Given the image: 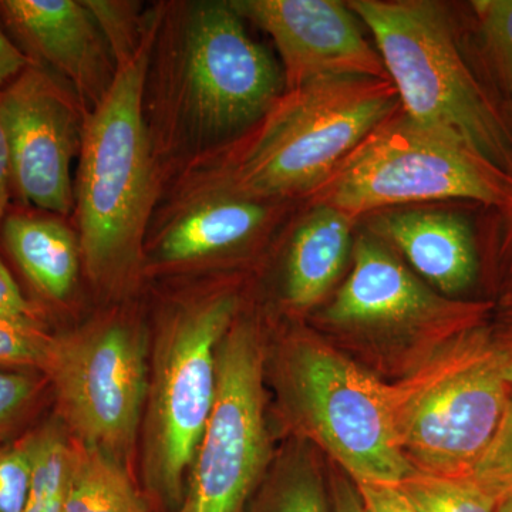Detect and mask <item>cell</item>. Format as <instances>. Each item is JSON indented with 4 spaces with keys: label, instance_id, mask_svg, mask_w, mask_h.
<instances>
[{
    "label": "cell",
    "instance_id": "obj_1",
    "mask_svg": "<svg viewBox=\"0 0 512 512\" xmlns=\"http://www.w3.org/2000/svg\"><path fill=\"white\" fill-rule=\"evenodd\" d=\"M156 23L136 55L86 116L74 205L87 276L103 291L123 288L143 259L144 234L156 198L153 153L144 117Z\"/></svg>",
    "mask_w": 512,
    "mask_h": 512
},
{
    "label": "cell",
    "instance_id": "obj_2",
    "mask_svg": "<svg viewBox=\"0 0 512 512\" xmlns=\"http://www.w3.org/2000/svg\"><path fill=\"white\" fill-rule=\"evenodd\" d=\"M400 110L390 79L338 77L285 90L195 195L262 202L311 192Z\"/></svg>",
    "mask_w": 512,
    "mask_h": 512
},
{
    "label": "cell",
    "instance_id": "obj_3",
    "mask_svg": "<svg viewBox=\"0 0 512 512\" xmlns=\"http://www.w3.org/2000/svg\"><path fill=\"white\" fill-rule=\"evenodd\" d=\"M375 37L402 111L512 177V133L460 49L450 20L426 0H352Z\"/></svg>",
    "mask_w": 512,
    "mask_h": 512
},
{
    "label": "cell",
    "instance_id": "obj_4",
    "mask_svg": "<svg viewBox=\"0 0 512 512\" xmlns=\"http://www.w3.org/2000/svg\"><path fill=\"white\" fill-rule=\"evenodd\" d=\"M235 315L231 293L192 295L158 326L141 426V488L154 512H178L183 504L217 393L218 348Z\"/></svg>",
    "mask_w": 512,
    "mask_h": 512
},
{
    "label": "cell",
    "instance_id": "obj_5",
    "mask_svg": "<svg viewBox=\"0 0 512 512\" xmlns=\"http://www.w3.org/2000/svg\"><path fill=\"white\" fill-rule=\"evenodd\" d=\"M355 220L393 205L466 200L501 210L512 202V177L402 110L362 141L309 192Z\"/></svg>",
    "mask_w": 512,
    "mask_h": 512
},
{
    "label": "cell",
    "instance_id": "obj_6",
    "mask_svg": "<svg viewBox=\"0 0 512 512\" xmlns=\"http://www.w3.org/2000/svg\"><path fill=\"white\" fill-rule=\"evenodd\" d=\"M150 348L136 318L110 315L53 333L43 367L53 414L69 436L128 467L146 410Z\"/></svg>",
    "mask_w": 512,
    "mask_h": 512
},
{
    "label": "cell",
    "instance_id": "obj_7",
    "mask_svg": "<svg viewBox=\"0 0 512 512\" xmlns=\"http://www.w3.org/2000/svg\"><path fill=\"white\" fill-rule=\"evenodd\" d=\"M184 18L175 79L184 123L204 140L251 128L281 97L278 64L231 2L195 3Z\"/></svg>",
    "mask_w": 512,
    "mask_h": 512
},
{
    "label": "cell",
    "instance_id": "obj_8",
    "mask_svg": "<svg viewBox=\"0 0 512 512\" xmlns=\"http://www.w3.org/2000/svg\"><path fill=\"white\" fill-rule=\"evenodd\" d=\"M286 370L296 409L357 484L400 485L417 474L400 446L392 389L313 343L296 345Z\"/></svg>",
    "mask_w": 512,
    "mask_h": 512
},
{
    "label": "cell",
    "instance_id": "obj_9",
    "mask_svg": "<svg viewBox=\"0 0 512 512\" xmlns=\"http://www.w3.org/2000/svg\"><path fill=\"white\" fill-rule=\"evenodd\" d=\"M217 370L214 406L178 512H245L268 463L264 350L254 325L234 320Z\"/></svg>",
    "mask_w": 512,
    "mask_h": 512
},
{
    "label": "cell",
    "instance_id": "obj_10",
    "mask_svg": "<svg viewBox=\"0 0 512 512\" xmlns=\"http://www.w3.org/2000/svg\"><path fill=\"white\" fill-rule=\"evenodd\" d=\"M510 399L500 360L474 357L409 396L393 393L404 456L426 476L468 478Z\"/></svg>",
    "mask_w": 512,
    "mask_h": 512
},
{
    "label": "cell",
    "instance_id": "obj_11",
    "mask_svg": "<svg viewBox=\"0 0 512 512\" xmlns=\"http://www.w3.org/2000/svg\"><path fill=\"white\" fill-rule=\"evenodd\" d=\"M12 192L26 207L67 215L74 207L72 165L87 111L55 73L29 64L0 90Z\"/></svg>",
    "mask_w": 512,
    "mask_h": 512
},
{
    "label": "cell",
    "instance_id": "obj_12",
    "mask_svg": "<svg viewBox=\"0 0 512 512\" xmlns=\"http://www.w3.org/2000/svg\"><path fill=\"white\" fill-rule=\"evenodd\" d=\"M242 18L274 40L284 67L285 90L338 77L389 80L376 47L355 13L338 0H234Z\"/></svg>",
    "mask_w": 512,
    "mask_h": 512
},
{
    "label": "cell",
    "instance_id": "obj_13",
    "mask_svg": "<svg viewBox=\"0 0 512 512\" xmlns=\"http://www.w3.org/2000/svg\"><path fill=\"white\" fill-rule=\"evenodd\" d=\"M0 25L30 62L72 87L87 113L109 93L116 59L86 2L0 0Z\"/></svg>",
    "mask_w": 512,
    "mask_h": 512
},
{
    "label": "cell",
    "instance_id": "obj_14",
    "mask_svg": "<svg viewBox=\"0 0 512 512\" xmlns=\"http://www.w3.org/2000/svg\"><path fill=\"white\" fill-rule=\"evenodd\" d=\"M353 256V271L326 311L332 322H409L426 318L443 306L375 239H357Z\"/></svg>",
    "mask_w": 512,
    "mask_h": 512
},
{
    "label": "cell",
    "instance_id": "obj_15",
    "mask_svg": "<svg viewBox=\"0 0 512 512\" xmlns=\"http://www.w3.org/2000/svg\"><path fill=\"white\" fill-rule=\"evenodd\" d=\"M0 237L33 292V302L49 312V306L62 305L73 295L82 252L76 235L59 215L30 207L9 208Z\"/></svg>",
    "mask_w": 512,
    "mask_h": 512
},
{
    "label": "cell",
    "instance_id": "obj_16",
    "mask_svg": "<svg viewBox=\"0 0 512 512\" xmlns=\"http://www.w3.org/2000/svg\"><path fill=\"white\" fill-rule=\"evenodd\" d=\"M373 224L441 292H460L474 281L476 245L470 227L458 215L430 210L390 212Z\"/></svg>",
    "mask_w": 512,
    "mask_h": 512
},
{
    "label": "cell",
    "instance_id": "obj_17",
    "mask_svg": "<svg viewBox=\"0 0 512 512\" xmlns=\"http://www.w3.org/2000/svg\"><path fill=\"white\" fill-rule=\"evenodd\" d=\"M161 235L156 258L183 266L238 247L256 234L268 218L264 202L222 194H202Z\"/></svg>",
    "mask_w": 512,
    "mask_h": 512
},
{
    "label": "cell",
    "instance_id": "obj_18",
    "mask_svg": "<svg viewBox=\"0 0 512 512\" xmlns=\"http://www.w3.org/2000/svg\"><path fill=\"white\" fill-rule=\"evenodd\" d=\"M352 220L342 212L315 205L296 231L286 268V298L309 308L328 292L348 258Z\"/></svg>",
    "mask_w": 512,
    "mask_h": 512
},
{
    "label": "cell",
    "instance_id": "obj_19",
    "mask_svg": "<svg viewBox=\"0 0 512 512\" xmlns=\"http://www.w3.org/2000/svg\"><path fill=\"white\" fill-rule=\"evenodd\" d=\"M62 512H154L133 468L70 437Z\"/></svg>",
    "mask_w": 512,
    "mask_h": 512
},
{
    "label": "cell",
    "instance_id": "obj_20",
    "mask_svg": "<svg viewBox=\"0 0 512 512\" xmlns=\"http://www.w3.org/2000/svg\"><path fill=\"white\" fill-rule=\"evenodd\" d=\"M30 437L33 477L23 512H62L69 463V433L52 413L30 431Z\"/></svg>",
    "mask_w": 512,
    "mask_h": 512
},
{
    "label": "cell",
    "instance_id": "obj_21",
    "mask_svg": "<svg viewBox=\"0 0 512 512\" xmlns=\"http://www.w3.org/2000/svg\"><path fill=\"white\" fill-rule=\"evenodd\" d=\"M47 406H52V392L45 373L0 367V444L35 429L49 416Z\"/></svg>",
    "mask_w": 512,
    "mask_h": 512
},
{
    "label": "cell",
    "instance_id": "obj_22",
    "mask_svg": "<svg viewBox=\"0 0 512 512\" xmlns=\"http://www.w3.org/2000/svg\"><path fill=\"white\" fill-rule=\"evenodd\" d=\"M420 512H495V504L468 478L414 474L397 485Z\"/></svg>",
    "mask_w": 512,
    "mask_h": 512
},
{
    "label": "cell",
    "instance_id": "obj_23",
    "mask_svg": "<svg viewBox=\"0 0 512 512\" xmlns=\"http://www.w3.org/2000/svg\"><path fill=\"white\" fill-rule=\"evenodd\" d=\"M252 512H329V507L318 474L306 466H289L266 484Z\"/></svg>",
    "mask_w": 512,
    "mask_h": 512
},
{
    "label": "cell",
    "instance_id": "obj_24",
    "mask_svg": "<svg viewBox=\"0 0 512 512\" xmlns=\"http://www.w3.org/2000/svg\"><path fill=\"white\" fill-rule=\"evenodd\" d=\"M468 480L497 507L512 495V396L505 406L497 431L474 464Z\"/></svg>",
    "mask_w": 512,
    "mask_h": 512
},
{
    "label": "cell",
    "instance_id": "obj_25",
    "mask_svg": "<svg viewBox=\"0 0 512 512\" xmlns=\"http://www.w3.org/2000/svg\"><path fill=\"white\" fill-rule=\"evenodd\" d=\"M53 332L0 316V367L43 372Z\"/></svg>",
    "mask_w": 512,
    "mask_h": 512
},
{
    "label": "cell",
    "instance_id": "obj_26",
    "mask_svg": "<svg viewBox=\"0 0 512 512\" xmlns=\"http://www.w3.org/2000/svg\"><path fill=\"white\" fill-rule=\"evenodd\" d=\"M101 32L109 43L117 66L136 55L154 23L140 29L133 3L87 0Z\"/></svg>",
    "mask_w": 512,
    "mask_h": 512
},
{
    "label": "cell",
    "instance_id": "obj_27",
    "mask_svg": "<svg viewBox=\"0 0 512 512\" xmlns=\"http://www.w3.org/2000/svg\"><path fill=\"white\" fill-rule=\"evenodd\" d=\"M33 454L30 431L0 444V512H23L32 487Z\"/></svg>",
    "mask_w": 512,
    "mask_h": 512
},
{
    "label": "cell",
    "instance_id": "obj_28",
    "mask_svg": "<svg viewBox=\"0 0 512 512\" xmlns=\"http://www.w3.org/2000/svg\"><path fill=\"white\" fill-rule=\"evenodd\" d=\"M488 49L512 89V0L471 3Z\"/></svg>",
    "mask_w": 512,
    "mask_h": 512
},
{
    "label": "cell",
    "instance_id": "obj_29",
    "mask_svg": "<svg viewBox=\"0 0 512 512\" xmlns=\"http://www.w3.org/2000/svg\"><path fill=\"white\" fill-rule=\"evenodd\" d=\"M0 316L50 329V313L20 288L19 282L0 258Z\"/></svg>",
    "mask_w": 512,
    "mask_h": 512
},
{
    "label": "cell",
    "instance_id": "obj_30",
    "mask_svg": "<svg viewBox=\"0 0 512 512\" xmlns=\"http://www.w3.org/2000/svg\"><path fill=\"white\" fill-rule=\"evenodd\" d=\"M365 512H420L397 485L357 484Z\"/></svg>",
    "mask_w": 512,
    "mask_h": 512
},
{
    "label": "cell",
    "instance_id": "obj_31",
    "mask_svg": "<svg viewBox=\"0 0 512 512\" xmlns=\"http://www.w3.org/2000/svg\"><path fill=\"white\" fill-rule=\"evenodd\" d=\"M29 64L32 62L0 25V90L8 87Z\"/></svg>",
    "mask_w": 512,
    "mask_h": 512
},
{
    "label": "cell",
    "instance_id": "obj_32",
    "mask_svg": "<svg viewBox=\"0 0 512 512\" xmlns=\"http://www.w3.org/2000/svg\"><path fill=\"white\" fill-rule=\"evenodd\" d=\"M495 211H498L493 221L498 255L507 265L508 281L512 286V202L508 207Z\"/></svg>",
    "mask_w": 512,
    "mask_h": 512
},
{
    "label": "cell",
    "instance_id": "obj_33",
    "mask_svg": "<svg viewBox=\"0 0 512 512\" xmlns=\"http://www.w3.org/2000/svg\"><path fill=\"white\" fill-rule=\"evenodd\" d=\"M10 194H12L10 151L5 123H3L2 100H0V224L10 208Z\"/></svg>",
    "mask_w": 512,
    "mask_h": 512
},
{
    "label": "cell",
    "instance_id": "obj_34",
    "mask_svg": "<svg viewBox=\"0 0 512 512\" xmlns=\"http://www.w3.org/2000/svg\"><path fill=\"white\" fill-rule=\"evenodd\" d=\"M333 505L335 512H365L359 493L352 490V487L345 480H338L333 490Z\"/></svg>",
    "mask_w": 512,
    "mask_h": 512
},
{
    "label": "cell",
    "instance_id": "obj_35",
    "mask_svg": "<svg viewBox=\"0 0 512 512\" xmlns=\"http://www.w3.org/2000/svg\"><path fill=\"white\" fill-rule=\"evenodd\" d=\"M500 365L505 382L512 384V355L507 360H500Z\"/></svg>",
    "mask_w": 512,
    "mask_h": 512
},
{
    "label": "cell",
    "instance_id": "obj_36",
    "mask_svg": "<svg viewBox=\"0 0 512 512\" xmlns=\"http://www.w3.org/2000/svg\"><path fill=\"white\" fill-rule=\"evenodd\" d=\"M495 512H512V495L501 500L495 507Z\"/></svg>",
    "mask_w": 512,
    "mask_h": 512
}]
</instances>
